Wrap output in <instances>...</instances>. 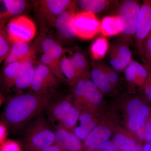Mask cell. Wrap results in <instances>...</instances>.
<instances>
[{"label": "cell", "instance_id": "44dd1931", "mask_svg": "<svg viewBox=\"0 0 151 151\" xmlns=\"http://www.w3.org/2000/svg\"><path fill=\"white\" fill-rule=\"evenodd\" d=\"M60 68L63 78L69 84L75 85L81 79L69 55L63 56L60 61Z\"/></svg>", "mask_w": 151, "mask_h": 151}, {"label": "cell", "instance_id": "d4e9b609", "mask_svg": "<svg viewBox=\"0 0 151 151\" xmlns=\"http://www.w3.org/2000/svg\"><path fill=\"white\" fill-rule=\"evenodd\" d=\"M114 142L122 151H143V146L134 140L122 134H117Z\"/></svg>", "mask_w": 151, "mask_h": 151}, {"label": "cell", "instance_id": "30bf717a", "mask_svg": "<svg viewBox=\"0 0 151 151\" xmlns=\"http://www.w3.org/2000/svg\"><path fill=\"white\" fill-rule=\"evenodd\" d=\"M73 93L77 100L85 101L93 105H97L103 99L102 92L91 79L84 78L78 81L74 86Z\"/></svg>", "mask_w": 151, "mask_h": 151}, {"label": "cell", "instance_id": "9a60e30c", "mask_svg": "<svg viewBox=\"0 0 151 151\" xmlns=\"http://www.w3.org/2000/svg\"><path fill=\"white\" fill-rule=\"evenodd\" d=\"M33 54L22 61L20 68L14 86L19 90H24L30 88L34 75L35 67Z\"/></svg>", "mask_w": 151, "mask_h": 151}, {"label": "cell", "instance_id": "4316f807", "mask_svg": "<svg viewBox=\"0 0 151 151\" xmlns=\"http://www.w3.org/2000/svg\"><path fill=\"white\" fill-rule=\"evenodd\" d=\"M8 18L22 14L27 6L26 1L23 0H3Z\"/></svg>", "mask_w": 151, "mask_h": 151}, {"label": "cell", "instance_id": "7bdbcfd3", "mask_svg": "<svg viewBox=\"0 0 151 151\" xmlns=\"http://www.w3.org/2000/svg\"><path fill=\"white\" fill-rule=\"evenodd\" d=\"M3 101H4V98H3L2 96L0 94V105H1Z\"/></svg>", "mask_w": 151, "mask_h": 151}, {"label": "cell", "instance_id": "52a82bcc", "mask_svg": "<svg viewBox=\"0 0 151 151\" xmlns=\"http://www.w3.org/2000/svg\"><path fill=\"white\" fill-rule=\"evenodd\" d=\"M60 81L45 65L39 63L35 67L34 75L31 86L33 93L47 94L54 93Z\"/></svg>", "mask_w": 151, "mask_h": 151}, {"label": "cell", "instance_id": "d6a6232c", "mask_svg": "<svg viewBox=\"0 0 151 151\" xmlns=\"http://www.w3.org/2000/svg\"><path fill=\"white\" fill-rule=\"evenodd\" d=\"M136 132L140 139L146 140L147 138L151 134V117H149L144 125Z\"/></svg>", "mask_w": 151, "mask_h": 151}, {"label": "cell", "instance_id": "f1b7e54d", "mask_svg": "<svg viewBox=\"0 0 151 151\" xmlns=\"http://www.w3.org/2000/svg\"><path fill=\"white\" fill-rule=\"evenodd\" d=\"M10 42L6 30L5 32L0 25V66L9 52Z\"/></svg>", "mask_w": 151, "mask_h": 151}, {"label": "cell", "instance_id": "9c48e42d", "mask_svg": "<svg viewBox=\"0 0 151 151\" xmlns=\"http://www.w3.org/2000/svg\"><path fill=\"white\" fill-rule=\"evenodd\" d=\"M129 116L128 127L132 131L137 132L148 119L150 110L147 105L138 98L132 99L127 106Z\"/></svg>", "mask_w": 151, "mask_h": 151}, {"label": "cell", "instance_id": "8992f818", "mask_svg": "<svg viewBox=\"0 0 151 151\" xmlns=\"http://www.w3.org/2000/svg\"><path fill=\"white\" fill-rule=\"evenodd\" d=\"M129 42L128 39L122 35L109 48V62L117 72L124 71L133 60Z\"/></svg>", "mask_w": 151, "mask_h": 151}, {"label": "cell", "instance_id": "74e56055", "mask_svg": "<svg viewBox=\"0 0 151 151\" xmlns=\"http://www.w3.org/2000/svg\"><path fill=\"white\" fill-rule=\"evenodd\" d=\"M143 89L147 99L151 102V73L149 74L148 78Z\"/></svg>", "mask_w": 151, "mask_h": 151}, {"label": "cell", "instance_id": "f546056e", "mask_svg": "<svg viewBox=\"0 0 151 151\" xmlns=\"http://www.w3.org/2000/svg\"><path fill=\"white\" fill-rule=\"evenodd\" d=\"M111 2L108 0H88V3L83 12L94 14L101 12L108 8Z\"/></svg>", "mask_w": 151, "mask_h": 151}, {"label": "cell", "instance_id": "7c38bea8", "mask_svg": "<svg viewBox=\"0 0 151 151\" xmlns=\"http://www.w3.org/2000/svg\"><path fill=\"white\" fill-rule=\"evenodd\" d=\"M75 2L74 5L57 17L54 21L55 26L60 35L65 39H71L76 36L74 25Z\"/></svg>", "mask_w": 151, "mask_h": 151}, {"label": "cell", "instance_id": "6da1fadb", "mask_svg": "<svg viewBox=\"0 0 151 151\" xmlns=\"http://www.w3.org/2000/svg\"><path fill=\"white\" fill-rule=\"evenodd\" d=\"M54 93L38 94L34 93L19 94L6 103L0 117V124L9 132H21L32 120L46 109Z\"/></svg>", "mask_w": 151, "mask_h": 151}, {"label": "cell", "instance_id": "7402d4cb", "mask_svg": "<svg viewBox=\"0 0 151 151\" xmlns=\"http://www.w3.org/2000/svg\"><path fill=\"white\" fill-rule=\"evenodd\" d=\"M41 47L44 54L60 62L63 54V50L60 45L50 38H46L42 41Z\"/></svg>", "mask_w": 151, "mask_h": 151}, {"label": "cell", "instance_id": "1f68e13d", "mask_svg": "<svg viewBox=\"0 0 151 151\" xmlns=\"http://www.w3.org/2000/svg\"><path fill=\"white\" fill-rule=\"evenodd\" d=\"M96 127V124L93 122L86 126H80L75 127L73 129V133L80 140H84L91 131Z\"/></svg>", "mask_w": 151, "mask_h": 151}, {"label": "cell", "instance_id": "8fae6325", "mask_svg": "<svg viewBox=\"0 0 151 151\" xmlns=\"http://www.w3.org/2000/svg\"><path fill=\"white\" fill-rule=\"evenodd\" d=\"M54 96L49 102L45 111L49 121L55 127L59 126L74 106L68 99H58Z\"/></svg>", "mask_w": 151, "mask_h": 151}, {"label": "cell", "instance_id": "ffe728a7", "mask_svg": "<svg viewBox=\"0 0 151 151\" xmlns=\"http://www.w3.org/2000/svg\"><path fill=\"white\" fill-rule=\"evenodd\" d=\"M21 62H16L5 65L0 75V83L3 88L8 90L14 86Z\"/></svg>", "mask_w": 151, "mask_h": 151}, {"label": "cell", "instance_id": "ac0fdd59", "mask_svg": "<svg viewBox=\"0 0 151 151\" xmlns=\"http://www.w3.org/2000/svg\"><path fill=\"white\" fill-rule=\"evenodd\" d=\"M91 66L92 70L90 76L93 83L102 93H106L110 92L113 86L103 70L102 63L93 61L91 63Z\"/></svg>", "mask_w": 151, "mask_h": 151}, {"label": "cell", "instance_id": "ab89813d", "mask_svg": "<svg viewBox=\"0 0 151 151\" xmlns=\"http://www.w3.org/2000/svg\"><path fill=\"white\" fill-rule=\"evenodd\" d=\"M6 130V127L4 125L0 124V141L4 137Z\"/></svg>", "mask_w": 151, "mask_h": 151}, {"label": "cell", "instance_id": "ee69618b", "mask_svg": "<svg viewBox=\"0 0 151 151\" xmlns=\"http://www.w3.org/2000/svg\"></svg>", "mask_w": 151, "mask_h": 151}, {"label": "cell", "instance_id": "d590c367", "mask_svg": "<svg viewBox=\"0 0 151 151\" xmlns=\"http://www.w3.org/2000/svg\"><path fill=\"white\" fill-rule=\"evenodd\" d=\"M98 151H122L114 142L108 141L100 146Z\"/></svg>", "mask_w": 151, "mask_h": 151}, {"label": "cell", "instance_id": "e0dca14e", "mask_svg": "<svg viewBox=\"0 0 151 151\" xmlns=\"http://www.w3.org/2000/svg\"><path fill=\"white\" fill-rule=\"evenodd\" d=\"M75 1L45 0L39 2L40 9L47 17L55 20L60 14L74 5Z\"/></svg>", "mask_w": 151, "mask_h": 151}, {"label": "cell", "instance_id": "836d02e7", "mask_svg": "<svg viewBox=\"0 0 151 151\" xmlns=\"http://www.w3.org/2000/svg\"><path fill=\"white\" fill-rule=\"evenodd\" d=\"M102 67L103 70L108 77V80L112 85L114 86L117 83L119 79V76L117 71L109 65H106L102 63Z\"/></svg>", "mask_w": 151, "mask_h": 151}, {"label": "cell", "instance_id": "277c9868", "mask_svg": "<svg viewBox=\"0 0 151 151\" xmlns=\"http://www.w3.org/2000/svg\"><path fill=\"white\" fill-rule=\"evenodd\" d=\"M151 32V0H144L141 4L135 32L136 49L144 65V44Z\"/></svg>", "mask_w": 151, "mask_h": 151}, {"label": "cell", "instance_id": "5b68a950", "mask_svg": "<svg viewBox=\"0 0 151 151\" xmlns=\"http://www.w3.org/2000/svg\"><path fill=\"white\" fill-rule=\"evenodd\" d=\"M6 29L9 39L12 43H27L33 38L36 32L34 23L24 16H18L11 19Z\"/></svg>", "mask_w": 151, "mask_h": 151}, {"label": "cell", "instance_id": "ba28073f", "mask_svg": "<svg viewBox=\"0 0 151 151\" xmlns=\"http://www.w3.org/2000/svg\"><path fill=\"white\" fill-rule=\"evenodd\" d=\"M76 36L84 40L93 38L100 32V22L95 14L82 12L74 16Z\"/></svg>", "mask_w": 151, "mask_h": 151}, {"label": "cell", "instance_id": "603a6c76", "mask_svg": "<svg viewBox=\"0 0 151 151\" xmlns=\"http://www.w3.org/2000/svg\"><path fill=\"white\" fill-rule=\"evenodd\" d=\"M100 32L104 37H112L121 33L115 15L103 18L100 22Z\"/></svg>", "mask_w": 151, "mask_h": 151}, {"label": "cell", "instance_id": "2e32d148", "mask_svg": "<svg viewBox=\"0 0 151 151\" xmlns=\"http://www.w3.org/2000/svg\"><path fill=\"white\" fill-rule=\"evenodd\" d=\"M111 134V130L108 127H95L84 140V147L89 151L98 150L100 146L109 140Z\"/></svg>", "mask_w": 151, "mask_h": 151}, {"label": "cell", "instance_id": "f35d334b", "mask_svg": "<svg viewBox=\"0 0 151 151\" xmlns=\"http://www.w3.org/2000/svg\"><path fill=\"white\" fill-rule=\"evenodd\" d=\"M31 151H63L58 146L55 144L48 145L40 148Z\"/></svg>", "mask_w": 151, "mask_h": 151}, {"label": "cell", "instance_id": "b9f144b4", "mask_svg": "<svg viewBox=\"0 0 151 151\" xmlns=\"http://www.w3.org/2000/svg\"><path fill=\"white\" fill-rule=\"evenodd\" d=\"M146 141H147L148 144L151 145V134L149 135L148 137L146 139Z\"/></svg>", "mask_w": 151, "mask_h": 151}, {"label": "cell", "instance_id": "60d3db41", "mask_svg": "<svg viewBox=\"0 0 151 151\" xmlns=\"http://www.w3.org/2000/svg\"><path fill=\"white\" fill-rule=\"evenodd\" d=\"M143 151H151V145L146 144L143 147Z\"/></svg>", "mask_w": 151, "mask_h": 151}, {"label": "cell", "instance_id": "cb8c5ba5", "mask_svg": "<svg viewBox=\"0 0 151 151\" xmlns=\"http://www.w3.org/2000/svg\"><path fill=\"white\" fill-rule=\"evenodd\" d=\"M108 40L104 37H100L93 42L90 53L94 61H99L104 58L109 50Z\"/></svg>", "mask_w": 151, "mask_h": 151}, {"label": "cell", "instance_id": "d6986e66", "mask_svg": "<svg viewBox=\"0 0 151 151\" xmlns=\"http://www.w3.org/2000/svg\"><path fill=\"white\" fill-rule=\"evenodd\" d=\"M33 54V52L27 42L12 43L8 55L4 61V66L14 62H21Z\"/></svg>", "mask_w": 151, "mask_h": 151}, {"label": "cell", "instance_id": "83f0119b", "mask_svg": "<svg viewBox=\"0 0 151 151\" xmlns=\"http://www.w3.org/2000/svg\"><path fill=\"white\" fill-rule=\"evenodd\" d=\"M40 63L48 68L60 81L63 80L64 78L60 70V62L43 54L41 56Z\"/></svg>", "mask_w": 151, "mask_h": 151}, {"label": "cell", "instance_id": "4dcf8cb0", "mask_svg": "<svg viewBox=\"0 0 151 151\" xmlns=\"http://www.w3.org/2000/svg\"><path fill=\"white\" fill-rule=\"evenodd\" d=\"M144 54L145 65L151 73V32L146 39L144 44Z\"/></svg>", "mask_w": 151, "mask_h": 151}, {"label": "cell", "instance_id": "8d00e7d4", "mask_svg": "<svg viewBox=\"0 0 151 151\" xmlns=\"http://www.w3.org/2000/svg\"><path fill=\"white\" fill-rule=\"evenodd\" d=\"M78 121L80 122V125H87L92 123V116L90 113H85L79 115Z\"/></svg>", "mask_w": 151, "mask_h": 151}, {"label": "cell", "instance_id": "e575fe53", "mask_svg": "<svg viewBox=\"0 0 151 151\" xmlns=\"http://www.w3.org/2000/svg\"><path fill=\"white\" fill-rule=\"evenodd\" d=\"M21 151L19 145L14 141H6L1 144L0 145V151Z\"/></svg>", "mask_w": 151, "mask_h": 151}, {"label": "cell", "instance_id": "484cf974", "mask_svg": "<svg viewBox=\"0 0 151 151\" xmlns=\"http://www.w3.org/2000/svg\"><path fill=\"white\" fill-rule=\"evenodd\" d=\"M69 56L81 79V77L85 75L89 69L88 60L84 53L80 51H75Z\"/></svg>", "mask_w": 151, "mask_h": 151}, {"label": "cell", "instance_id": "7a4b0ae2", "mask_svg": "<svg viewBox=\"0 0 151 151\" xmlns=\"http://www.w3.org/2000/svg\"><path fill=\"white\" fill-rule=\"evenodd\" d=\"M43 112L36 116L24 127L21 144L25 151L35 150L55 144L54 129Z\"/></svg>", "mask_w": 151, "mask_h": 151}, {"label": "cell", "instance_id": "4fadbf2b", "mask_svg": "<svg viewBox=\"0 0 151 151\" xmlns=\"http://www.w3.org/2000/svg\"><path fill=\"white\" fill-rule=\"evenodd\" d=\"M55 144L63 151H82L81 140L73 133L62 127H54Z\"/></svg>", "mask_w": 151, "mask_h": 151}, {"label": "cell", "instance_id": "3957f363", "mask_svg": "<svg viewBox=\"0 0 151 151\" xmlns=\"http://www.w3.org/2000/svg\"><path fill=\"white\" fill-rule=\"evenodd\" d=\"M140 1L137 0H125L119 4L115 15L122 36L130 42L134 38L138 17L140 9Z\"/></svg>", "mask_w": 151, "mask_h": 151}, {"label": "cell", "instance_id": "5bb4252c", "mask_svg": "<svg viewBox=\"0 0 151 151\" xmlns=\"http://www.w3.org/2000/svg\"><path fill=\"white\" fill-rule=\"evenodd\" d=\"M124 71L126 79L129 84L143 89L149 76V70L145 65L133 59Z\"/></svg>", "mask_w": 151, "mask_h": 151}]
</instances>
